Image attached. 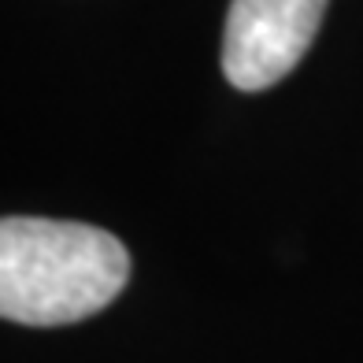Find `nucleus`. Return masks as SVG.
<instances>
[{
	"label": "nucleus",
	"instance_id": "obj_1",
	"mask_svg": "<svg viewBox=\"0 0 363 363\" xmlns=\"http://www.w3.org/2000/svg\"><path fill=\"white\" fill-rule=\"evenodd\" d=\"M126 282V245L101 226L38 216L0 223V315L8 323H82L104 311Z\"/></svg>",
	"mask_w": 363,
	"mask_h": 363
},
{
	"label": "nucleus",
	"instance_id": "obj_2",
	"mask_svg": "<svg viewBox=\"0 0 363 363\" xmlns=\"http://www.w3.org/2000/svg\"><path fill=\"white\" fill-rule=\"evenodd\" d=\"M326 0H230L223 30V74L241 93L282 82L304 60Z\"/></svg>",
	"mask_w": 363,
	"mask_h": 363
}]
</instances>
